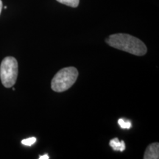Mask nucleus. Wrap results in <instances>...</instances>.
Segmentation results:
<instances>
[{"instance_id":"nucleus-1","label":"nucleus","mask_w":159,"mask_h":159,"mask_svg":"<svg viewBox=\"0 0 159 159\" xmlns=\"http://www.w3.org/2000/svg\"><path fill=\"white\" fill-rule=\"evenodd\" d=\"M105 41L114 48L127 52L136 56H143L148 51L146 45L140 39L125 33L111 35Z\"/></svg>"},{"instance_id":"nucleus-2","label":"nucleus","mask_w":159,"mask_h":159,"mask_svg":"<svg viewBox=\"0 0 159 159\" xmlns=\"http://www.w3.org/2000/svg\"><path fill=\"white\" fill-rule=\"evenodd\" d=\"M78 71L75 67H66L61 69L52 80L51 87L56 92H63L70 89L76 82Z\"/></svg>"},{"instance_id":"nucleus-3","label":"nucleus","mask_w":159,"mask_h":159,"mask_svg":"<svg viewBox=\"0 0 159 159\" xmlns=\"http://www.w3.org/2000/svg\"><path fill=\"white\" fill-rule=\"evenodd\" d=\"M18 76V62L13 57H6L0 66V79L6 88L15 85Z\"/></svg>"},{"instance_id":"nucleus-4","label":"nucleus","mask_w":159,"mask_h":159,"mask_svg":"<svg viewBox=\"0 0 159 159\" xmlns=\"http://www.w3.org/2000/svg\"><path fill=\"white\" fill-rule=\"evenodd\" d=\"M144 159L159 158V144L158 142L152 143L147 148L144 155Z\"/></svg>"},{"instance_id":"nucleus-5","label":"nucleus","mask_w":159,"mask_h":159,"mask_svg":"<svg viewBox=\"0 0 159 159\" xmlns=\"http://www.w3.org/2000/svg\"><path fill=\"white\" fill-rule=\"evenodd\" d=\"M109 144H110V146L114 149V150L115 151H120V152H123V151L125 150V148H126L124 141H121V142H119L118 138H114L111 139L110 142H109Z\"/></svg>"},{"instance_id":"nucleus-6","label":"nucleus","mask_w":159,"mask_h":159,"mask_svg":"<svg viewBox=\"0 0 159 159\" xmlns=\"http://www.w3.org/2000/svg\"><path fill=\"white\" fill-rule=\"evenodd\" d=\"M56 1L71 7H77L80 2V0H56Z\"/></svg>"},{"instance_id":"nucleus-7","label":"nucleus","mask_w":159,"mask_h":159,"mask_svg":"<svg viewBox=\"0 0 159 159\" xmlns=\"http://www.w3.org/2000/svg\"><path fill=\"white\" fill-rule=\"evenodd\" d=\"M118 123L121 128L122 129H130L132 127V123L130 121H125L122 119H119Z\"/></svg>"},{"instance_id":"nucleus-8","label":"nucleus","mask_w":159,"mask_h":159,"mask_svg":"<svg viewBox=\"0 0 159 159\" xmlns=\"http://www.w3.org/2000/svg\"><path fill=\"white\" fill-rule=\"evenodd\" d=\"M36 142V138L35 137H30L28 139H25L21 141V144L25 146H32Z\"/></svg>"},{"instance_id":"nucleus-9","label":"nucleus","mask_w":159,"mask_h":159,"mask_svg":"<svg viewBox=\"0 0 159 159\" xmlns=\"http://www.w3.org/2000/svg\"><path fill=\"white\" fill-rule=\"evenodd\" d=\"M49 156L47 154L43 155V156H39V159H49Z\"/></svg>"},{"instance_id":"nucleus-10","label":"nucleus","mask_w":159,"mask_h":159,"mask_svg":"<svg viewBox=\"0 0 159 159\" xmlns=\"http://www.w3.org/2000/svg\"><path fill=\"white\" fill-rule=\"evenodd\" d=\"M2 10V0H0V13H1Z\"/></svg>"}]
</instances>
